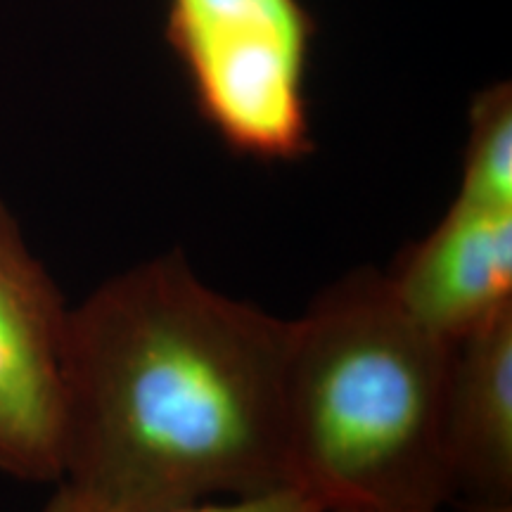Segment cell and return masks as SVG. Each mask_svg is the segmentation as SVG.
Listing matches in <instances>:
<instances>
[{"label":"cell","mask_w":512,"mask_h":512,"mask_svg":"<svg viewBox=\"0 0 512 512\" xmlns=\"http://www.w3.org/2000/svg\"><path fill=\"white\" fill-rule=\"evenodd\" d=\"M290 320L204 283L183 252L126 268L69 311L62 484L121 508L285 486Z\"/></svg>","instance_id":"1"},{"label":"cell","mask_w":512,"mask_h":512,"mask_svg":"<svg viewBox=\"0 0 512 512\" xmlns=\"http://www.w3.org/2000/svg\"><path fill=\"white\" fill-rule=\"evenodd\" d=\"M451 344L356 268L290 320L283 382L287 482L325 510L441 512Z\"/></svg>","instance_id":"2"},{"label":"cell","mask_w":512,"mask_h":512,"mask_svg":"<svg viewBox=\"0 0 512 512\" xmlns=\"http://www.w3.org/2000/svg\"><path fill=\"white\" fill-rule=\"evenodd\" d=\"M316 34L302 0H169L164 24L197 114L256 162L316 150L306 95Z\"/></svg>","instance_id":"3"},{"label":"cell","mask_w":512,"mask_h":512,"mask_svg":"<svg viewBox=\"0 0 512 512\" xmlns=\"http://www.w3.org/2000/svg\"><path fill=\"white\" fill-rule=\"evenodd\" d=\"M69 311L60 287L0 202V472L62 479V368Z\"/></svg>","instance_id":"4"},{"label":"cell","mask_w":512,"mask_h":512,"mask_svg":"<svg viewBox=\"0 0 512 512\" xmlns=\"http://www.w3.org/2000/svg\"><path fill=\"white\" fill-rule=\"evenodd\" d=\"M384 278L422 328L456 342L512 304V209L453 200Z\"/></svg>","instance_id":"5"},{"label":"cell","mask_w":512,"mask_h":512,"mask_svg":"<svg viewBox=\"0 0 512 512\" xmlns=\"http://www.w3.org/2000/svg\"><path fill=\"white\" fill-rule=\"evenodd\" d=\"M444 451L456 498H512V304L451 342Z\"/></svg>","instance_id":"6"},{"label":"cell","mask_w":512,"mask_h":512,"mask_svg":"<svg viewBox=\"0 0 512 512\" xmlns=\"http://www.w3.org/2000/svg\"><path fill=\"white\" fill-rule=\"evenodd\" d=\"M456 200L512 209V86L501 81L477 93Z\"/></svg>","instance_id":"7"},{"label":"cell","mask_w":512,"mask_h":512,"mask_svg":"<svg viewBox=\"0 0 512 512\" xmlns=\"http://www.w3.org/2000/svg\"><path fill=\"white\" fill-rule=\"evenodd\" d=\"M43 512H328L316 498L285 484L275 489L261 491V494L233 496V498H211V501H197L185 505H169V508H121L98 498H91L69 484H57V491Z\"/></svg>","instance_id":"8"},{"label":"cell","mask_w":512,"mask_h":512,"mask_svg":"<svg viewBox=\"0 0 512 512\" xmlns=\"http://www.w3.org/2000/svg\"><path fill=\"white\" fill-rule=\"evenodd\" d=\"M458 512H512V498H465Z\"/></svg>","instance_id":"9"},{"label":"cell","mask_w":512,"mask_h":512,"mask_svg":"<svg viewBox=\"0 0 512 512\" xmlns=\"http://www.w3.org/2000/svg\"><path fill=\"white\" fill-rule=\"evenodd\" d=\"M330 512H375V510H330Z\"/></svg>","instance_id":"10"}]
</instances>
